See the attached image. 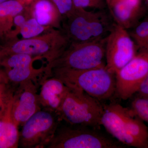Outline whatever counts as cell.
<instances>
[{
    "instance_id": "4",
    "label": "cell",
    "mask_w": 148,
    "mask_h": 148,
    "mask_svg": "<svg viewBox=\"0 0 148 148\" xmlns=\"http://www.w3.org/2000/svg\"><path fill=\"white\" fill-rule=\"evenodd\" d=\"M68 87L66 98L57 114L60 121L71 125L100 129L104 106L83 90Z\"/></svg>"
},
{
    "instance_id": "23",
    "label": "cell",
    "mask_w": 148,
    "mask_h": 148,
    "mask_svg": "<svg viewBox=\"0 0 148 148\" xmlns=\"http://www.w3.org/2000/svg\"><path fill=\"white\" fill-rule=\"evenodd\" d=\"M63 19L70 16L75 10L73 0H51Z\"/></svg>"
},
{
    "instance_id": "18",
    "label": "cell",
    "mask_w": 148,
    "mask_h": 148,
    "mask_svg": "<svg viewBox=\"0 0 148 148\" xmlns=\"http://www.w3.org/2000/svg\"><path fill=\"white\" fill-rule=\"evenodd\" d=\"M130 34L135 45L141 51H148V18L138 23Z\"/></svg>"
},
{
    "instance_id": "14",
    "label": "cell",
    "mask_w": 148,
    "mask_h": 148,
    "mask_svg": "<svg viewBox=\"0 0 148 148\" xmlns=\"http://www.w3.org/2000/svg\"><path fill=\"white\" fill-rule=\"evenodd\" d=\"M39 98L42 109L57 115L64 99L69 87L61 79L54 76L43 79Z\"/></svg>"
},
{
    "instance_id": "16",
    "label": "cell",
    "mask_w": 148,
    "mask_h": 148,
    "mask_svg": "<svg viewBox=\"0 0 148 148\" xmlns=\"http://www.w3.org/2000/svg\"><path fill=\"white\" fill-rule=\"evenodd\" d=\"M27 6L21 0H8L0 4V38H6L13 28L14 17Z\"/></svg>"
},
{
    "instance_id": "29",
    "label": "cell",
    "mask_w": 148,
    "mask_h": 148,
    "mask_svg": "<svg viewBox=\"0 0 148 148\" xmlns=\"http://www.w3.org/2000/svg\"><path fill=\"white\" fill-rule=\"evenodd\" d=\"M8 1V0H0V4L6 1Z\"/></svg>"
},
{
    "instance_id": "21",
    "label": "cell",
    "mask_w": 148,
    "mask_h": 148,
    "mask_svg": "<svg viewBox=\"0 0 148 148\" xmlns=\"http://www.w3.org/2000/svg\"><path fill=\"white\" fill-rule=\"evenodd\" d=\"M27 6L26 9L21 13L17 14L14 17L13 21V28L6 39L8 40H13L16 39L18 35L20 34L21 28L27 18L30 17L28 9Z\"/></svg>"
},
{
    "instance_id": "7",
    "label": "cell",
    "mask_w": 148,
    "mask_h": 148,
    "mask_svg": "<svg viewBox=\"0 0 148 148\" xmlns=\"http://www.w3.org/2000/svg\"><path fill=\"white\" fill-rule=\"evenodd\" d=\"M85 126H58L46 148H121L119 143L98 131Z\"/></svg>"
},
{
    "instance_id": "9",
    "label": "cell",
    "mask_w": 148,
    "mask_h": 148,
    "mask_svg": "<svg viewBox=\"0 0 148 148\" xmlns=\"http://www.w3.org/2000/svg\"><path fill=\"white\" fill-rule=\"evenodd\" d=\"M136 47L127 29L114 23L106 37V69L115 75L136 55Z\"/></svg>"
},
{
    "instance_id": "30",
    "label": "cell",
    "mask_w": 148,
    "mask_h": 148,
    "mask_svg": "<svg viewBox=\"0 0 148 148\" xmlns=\"http://www.w3.org/2000/svg\"><path fill=\"white\" fill-rule=\"evenodd\" d=\"M146 2H147V6L148 8V0H146Z\"/></svg>"
},
{
    "instance_id": "8",
    "label": "cell",
    "mask_w": 148,
    "mask_h": 148,
    "mask_svg": "<svg viewBox=\"0 0 148 148\" xmlns=\"http://www.w3.org/2000/svg\"><path fill=\"white\" fill-rule=\"evenodd\" d=\"M60 121L56 114L42 109L22 125L19 132L18 147L46 148L53 138Z\"/></svg>"
},
{
    "instance_id": "22",
    "label": "cell",
    "mask_w": 148,
    "mask_h": 148,
    "mask_svg": "<svg viewBox=\"0 0 148 148\" xmlns=\"http://www.w3.org/2000/svg\"><path fill=\"white\" fill-rule=\"evenodd\" d=\"M130 108L141 119L148 123V99L137 96L132 101Z\"/></svg>"
},
{
    "instance_id": "15",
    "label": "cell",
    "mask_w": 148,
    "mask_h": 148,
    "mask_svg": "<svg viewBox=\"0 0 148 148\" xmlns=\"http://www.w3.org/2000/svg\"><path fill=\"white\" fill-rule=\"evenodd\" d=\"M30 17L42 26L60 28L62 18L51 0H34L27 7Z\"/></svg>"
},
{
    "instance_id": "17",
    "label": "cell",
    "mask_w": 148,
    "mask_h": 148,
    "mask_svg": "<svg viewBox=\"0 0 148 148\" xmlns=\"http://www.w3.org/2000/svg\"><path fill=\"white\" fill-rule=\"evenodd\" d=\"M12 104L5 115L0 119V148L18 147L19 132L18 127L12 116Z\"/></svg>"
},
{
    "instance_id": "2",
    "label": "cell",
    "mask_w": 148,
    "mask_h": 148,
    "mask_svg": "<svg viewBox=\"0 0 148 148\" xmlns=\"http://www.w3.org/2000/svg\"><path fill=\"white\" fill-rule=\"evenodd\" d=\"M51 76L58 78L67 86L83 90L100 102L115 95V75L106 67L82 70L55 68L51 71L49 77Z\"/></svg>"
},
{
    "instance_id": "25",
    "label": "cell",
    "mask_w": 148,
    "mask_h": 148,
    "mask_svg": "<svg viewBox=\"0 0 148 148\" xmlns=\"http://www.w3.org/2000/svg\"><path fill=\"white\" fill-rule=\"evenodd\" d=\"M136 93L138 97L148 99V72L141 83Z\"/></svg>"
},
{
    "instance_id": "20",
    "label": "cell",
    "mask_w": 148,
    "mask_h": 148,
    "mask_svg": "<svg viewBox=\"0 0 148 148\" xmlns=\"http://www.w3.org/2000/svg\"><path fill=\"white\" fill-rule=\"evenodd\" d=\"M15 89L10 83L0 84V119L5 115L12 104Z\"/></svg>"
},
{
    "instance_id": "11",
    "label": "cell",
    "mask_w": 148,
    "mask_h": 148,
    "mask_svg": "<svg viewBox=\"0 0 148 148\" xmlns=\"http://www.w3.org/2000/svg\"><path fill=\"white\" fill-rule=\"evenodd\" d=\"M42 58L26 53H14L5 58L1 66L4 68L10 83L14 85L17 86L21 83L28 81H32L37 84L39 79L41 82L45 76L47 69L46 66L35 69L33 64Z\"/></svg>"
},
{
    "instance_id": "26",
    "label": "cell",
    "mask_w": 148,
    "mask_h": 148,
    "mask_svg": "<svg viewBox=\"0 0 148 148\" xmlns=\"http://www.w3.org/2000/svg\"><path fill=\"white\" fill-rule=\"evenodd\" d=\"M3 83H10L9 81L5 69L0 68V84Z\"/></svg>"
},
{
    "instance_id": "6",
    "label": "cell",
    "mask_w": 148,
    "mask_h": 148,
    "mask_svg": "<svg viewBox=\"0 0 148 148\" xmlns=\"http://www.w3.org/2000/svg\"><path fill=\"white\" fill-rule=\"evenodd\" d=\"M106 38L83 42H71L61 55L50 64H47V74L55 68L75 70L106 67Z\"/></svg>"
},
{
    "instance_id": "12",
    "label": "cell",
    "mask_w": 148,
    "mask_h": 148,
    "mask_svg": "<svg viewBox=\"0 0 148 148\" xmlns=\"http://www.w3.org/2000/svg\"><path fill=\"white\" fill-rule=\"evenodd\" d=\"M16 87L14 94L11 114L14 122L18 127L22 126L42 108L36 83L32 81L24 82Z\"/></svg>"
},
{
    "instance_id": "3",
    "label": "cell",
    "mask_w": 148,
    "mask_h": 148,
    "mask_svg": "<svg viewBox=\"0 0 148 148\" xmlns=\"http://www.w3.org/2000/svg\"><path fill=\"white\" fill-rule=\"evenodd\" d=\"M64 20L62 31L70 43L93 41L106 38L114 24L110 13L104 10L94 12L76 8Z\"/></svg>"
},
{
    "instance_id": "28",
    "label": "cell",
    "mask_w": 148,
    "mask_h": 148,
    "mask_svg": "<svg viewBox=\"0 0 148 148\" xmlns=\"http://www.w3.org/2000/svg\"><path fill=\"white\" fill-rule=\"evenodd\" d=\"M21 1L23 2L26 5L29 6L34 0H21Z\"/></svg>"
},
{
    "instance_id": "5",
    "label": "cell",
    "mask_w": 148,
    "mask_h": 148,
    "mask_svg": "<svg viewBox=\"0 0 148 148\" xmlns=\"http://www.w3.org/2000/svg\"><path fill=\"white\" fill-rule=\"evenodd\" d=\"M70 43L62 31L52 28L34 38L9 41L2 47L7 56L26 53L45 58L49 64L59 57Z\"/></svg>"
},
{
    "instance_id": "19",
    "label": "cell",
    "mask_w": 148,
    "mask_h": 148,
    "mask_svg": "<svg viewBox=\"0 0 148 148\" xmlns=\"http://www.w3.org/2000/svg\"><path fill=\"white\" fill-rule=\"evenodd\" d=\"M52 28L45 27L40 24L35 18L30 17L27 18L20 31L23 39H29L38 36Z\"/></svg>"
},
{
    "instance_id": "27",
    "label": "cell",
    "mask_w": 148,
    "mask_h": 148,
    "mask_svg": "<svg viewBox=\"0 0 148 148\" xmlns=\"http://www.w3.org/2000/svg\"><path fill=\"white\" fill-rule=\"evenodd\" d=\"M7 56L6 55L2 47V46H0V66H1V64L5 58Z\"/></svg>"
},
{
    "instance_id": "1",
    "label": "cell",
    "mask_w": 148,
    "mask_h": 148,
    "mask_svg": "<svg viewBox=\"0 0 148 148\" xmlns=\"http://www.w3.org/2000/svg\"><path fill=\"white\" fill-rule=\"evenodd\" d=\"M101 124L124 145L148 148V127L131 108L116 103L104 105Z\"/></svg>"
},
{
    "instance_id": "24",
    "label": "cell",
    "mask_w": 148,
    "mask_h": 148,
    "mask_svg": "<svg viewBox=\"0 0 148 148\" xmlns=\"http://www.w3.org/2000/svg\"><path fill=\"white\" fill-rule=\"evenodd\" d=\"M76 8H92L99 10H104L106 7V0H73Z\"/></svg>"
},
{
    "instance_id": "10",
    "label": "cell",
    "mask_w": 148,
    "mask_h": 148,
    "mask_svg": "<svg viewBox=\"0 0 148 148\" xmlns=\"http://www.w3.org/2000/svg\"><path fill=\"white\" fill-rule=\"evenodd\" d=\"M148 72V51H141L115 74V95L123 100L132 97Z\"/></svg>"
},
{
    "instance_id": "31",
    "label": "cell",
    "mask_w": 148,
    "mask_h": 148,
    "mask_svg": "<svg viewBox=\"0 0 148 148\" xmlns=\"http://www.w3.org/2000/svg\"></svg>"
},
{
    "instance_id": "13",
    "label": "cell",
    "mask_w": 148,
    "mask_h": 148,
    "mask_svg": "<svg viewBox=\"0 0 148 148\" xmlns=\"http://www.w3.org/2000/svg\"><path fill=\"white\" fill-rule=\"evenodd\" d=\"M106 1L114 22L127 30L135 27L143 14L141 0Z\"/></svg>"
}]
</instances>
